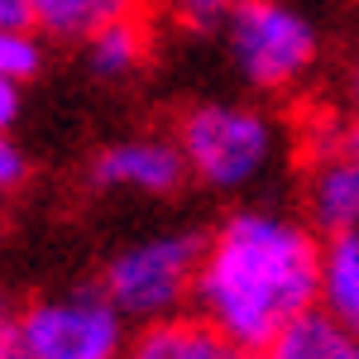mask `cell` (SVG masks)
<instances>
[{
    "mask_svg": "<svg viewBox=\"0 0 359 359\" xmlns=\"http://www.w3.org/2000/svg\"><path fill=\"white\" fill-rule=\"evenodd\" d=\"M201 245H206V235H192V230H163V235L135 240L106 259L101 287L135 326L182 316L196 302Z\"/></svg>",
    "mask_w": 359,
    "mask_h": 359,
    "instance_id": "4",
    "label": "cell"
},
{
    "mask_svg": "<svg viewBox=\"0 0 359 359\" xmlns=\"http://www.w3.org/2000/svg\"><path fill=\"white\" fill-rule=\"evenodd\" d=\"M163 5L182 29H221L225 10H230V0H163Z\"/></svg>",
    "mask_w": 359,
    "mask_h": 359,
    "instance_id": "14",
    "label": "cell"
},
{
    "mask_svg": "<svg viewBox=\"0 0 359 359\" xmlns=\"http://www.w3.org/2000/svg\"><path fill=\"white\" fill-rule=\"evenodd\" d=\"M120 359H259L249 345L230 340L221 326H211L206 316H168L154 326H139L130 350Z\"/></svg>",
    "mask_w": 359,
    "mask_h": 359,
    "instance_id": "8",
    "label": "cell"
},
{
    "mask_svg": "<svg viewBox=\"0 0 359 359\" xmlns=\"http://www.w3.org/2000/svg\"><path fill=\"white\" fill-rule=\"evenodd\" d=\"M302 216L316 225L321 240L359 230V163L335 144L331 125L316 130L302 172Z\"/></svg>",
    "mask_w": 359,
    "mask_h": 359,
    "instance_id": "7",
    "label": "cell"
},
{
    "mask_svg": "<svg viewBox=\"0 0 359 359\" xmlns=\"http://www.w3.org/2000/svg\"><path fill=\"white\" fill-rule=\"evenodd\" d=\"M29 177V163H25V154L10 144V135H0V196H10L20 182Z\"/></svg>",
    "mask_w": 359,
    "mask_h": 359,
    "instance_id": "15",
    "label": "cell"
},
{
    "mask_svg": "<svg viewBox=\"0 0 359 359\" xmlns=\"http://www.w3.org/2000/svg\"><path fill=\"white\" fill-rule=\"evenodd\" d=\"M82 48H86V67H91L101 82H130V77L144 72V62L154 53V39H149L144 15H125V20H115V25L96 29Z\"/></svg>",
    "mask_w": 359,
    "mask_h": 359,
    "instance_id": "10",
    "label": "cell"
},
{
    "mask_svg": "<svg viewBox=\"0 0 359 359\" xmlns=\"http://www.w3.org/2000/svg\"><path fill=\"white\" fill-rule=\"evenodd\" d=\"M15 316H20V306L10 302V292L0 287V340H5V335L15 331Z\"/></svg>",
    "mask_w": 359,
    "mask_h": 359,
    "instance_id": "19",
    "label": "cell"
},
{
    "mask_svg": "<svg viewBox=\"0 0 359 359\" xmlns=\"http://www.w3.org/2000/svg\"><path fill=\"white\" fill-rule=\"evenodd\" d=\"M331 135H335V144H340V149L359 163V101H350V111L331 125Z\"/></svg>",
    "mask_w": 359,
    "mask_h": 359,
    "instance_id": "17",
    "label": "cell"
},
{
    "mask_svg": "<svg viewBox=\"0 0 359 359\" xmlns=\"http://www.w3.org/2000/svg\"><path fill=\"white\" fill-rule=\"evenodd\" d=\"M0 25H29V0H0Z\"/></svg>",
    "mask_w": 359,
    "mask_h": 359,
    "instance_id": "18",
    "label": "cell"
},
{
    "mask_svg": "<svg viewBox=\"0 0 359 359\" xmlns=\"http://www.w3.org/2000/svg\"><path fill=\"white\" fill-rule=\"evenodd\" d=\"M177 149L206 192H245L283 158V125L254 101H201L177 120Z\"/></svg>",
    "mask_w": 359,
    "mask_h": 359,
    "instance_id": "2",
    "label": "cell"
},
{
    "mask_svg": "<svg viewBox=\"0 0 359 359\" xmlns=\"http://www.w3.org/2000/svg\"><path fill=\"white\" fill-rule=\"evenodd\" d=\"M39 72H43V34L34 25H0V77L25 86Z\"/></svg>",
    "mask_w": 359,
    "mask_h": 359,
    "instance_id": "13",
    "label": "cell"
},
{
    "mask_svg": "<svg viewBox=\"0 0 359 359\" xmlns=\"http://www.w3.org/2000/svg\"><path fill=\"white\" fill-rule=\"evenodd\" d=\"M321 311L359 335V230L326 240L321 259Z\"/></svg>",
    "mask_w": 359,
    "mask_h": 359,
    "instance_id": "12",
    "label": "cell"
},
{
    "mask_svg": "<svg viewBox=\"0 0 359 359\" xmlns=\"http://www.w3.org/2000/svg\"><path fill=\"white\" fill-rule=\"evenodd\" d=\"M259 359H359V335H350L335 316L316 306L302 321H292L273 345H264Z\"/></svg>",
    "mask_w": 359,
    "mask_h": 359,
    "instance_id": "11",
    "label": "cell"
},
{
    "mask_svg": "<svg viewBox=\"0 0 359 359\" xmlns=\"http://www.w3.org/2000/svg\"><path fill=\"white\" fill-rule=\"evenodd\" d=\"M130 316L111 302L101 283L43 292L20 306L15 335L34 359H120L130 350Z\"/></svg>",
    "mask_w": 359,
    "mask_h": 359,
    "instance_id": "5",
    "label": "cell"
},
{
    "mask_svg": "<svg viewBox=\"0 0 359 359\" xmlns=\"http://www.w3.org/2000/svg\"><path fill=\"white\" fill-rule=\"evenodd\" d=\"M86 182L91 192L111 196H172L182 192V182H192V172L172 135H125L96 149Z\"/></svg>",
    "mask_w": 359,
    "mask_h": 359,
    "instance_id": "6",
    "label": "cell"
},
{
    "mask_svg": "<svg viewBox=\"0 0 359 359\" xmlns=\"http://www.w3.org/2000/svg\"><path fill=\"white\" fill-rule=\"evenodd\" d=\"M144 0H29V25L57 43H86L96 29L139 15Z\"/></svg>",
    "mask_w": 359,
    "mask_h": 359,
    "instance_id": "9",
    "label": "cell"
},
{
    "mask_svg": "<svg viewBox=\"0 0 359 359\" xmlns=\"http://www.w3.org/2000/svg\"><path fill=\"white\" fill-rule=\"evenodd\" d=\"M0 359H34V355H29V345H25V340L10 331L5 340H0Z\"/></svg>",
    "mask_w": 359,
    "mask_h": 359,
    "instance_id": "20",
    "label": "cell"
},
{
    "mask_svg": "<svg viewBox=\"0 0 359 359\" xmlns=\"http://www.w3.org/2000/svg\"><path fill=\"white\" fill-rule=\"evenodd\" d=\"M321 259L326 240L306 216L240 206L201 245L192 311L259 355L321 306Z\"/></svg>",
    "mask_w": 359,
    "mask_h": 359,
    "instance_id": "1",
    "label": "cell"
},
{
    "mask_svg": "<svg viewBox=\"0 0 359 359\" xmlns=\"http://www.w3.org/2000/svg\"><path fill=\"white\" fill-rule=\"evenodd\" d=\"M20 111H25V86L0 77V135H10L20 125Z\"/></svg>",
    "mask_w": 359,
    "mask_h": 359,
    "instance_id": "16",
    "label": "cell"
},
{
    "mask_svg": "<svg viewBox=\"0 0 359 359\" xmlns=\"http://www.w3.org/2000/svg\"><path fill=\"white\" fill-rule=\"evenodd\" d=\"M221 39L235 77L264 96L302 86L321 62V34L292 0H230Z\"/></svg>",
    "mask_w": 359,
    "mask_h": 359,
    "instance_id": "3",
    "label": "cell"
}]
</instances>
